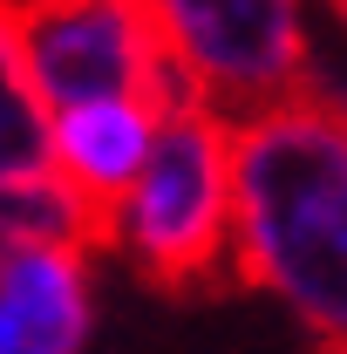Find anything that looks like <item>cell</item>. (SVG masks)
I'll return each mask as SVG.
<instances>
[{"label": "cell", "mask_w": 347, "mask_h": 354, "mask_svg": "<svg viewBox=\"0 0 347 354\" xmlns=\"http://www.w3.org/2000/svg\"><path fill=\"white\" fill-rule=\"evenodd\" d=\"M232 184L238 279L347 348V95L293 88L252 109L232 136Z\"/></svg>", "instance_id": "obj_1"}, {"label": "cell", "mask_w": 347, "mask_h": 354, "mask_svg": "<svg viewBox=\"0 0 347 354\" xmlns=\"http://www.w3.org/2000/svg\"><path fill=\"white\" fill-rule=\"evenodd\" d=\"M232 123L191 95L157 130V150L136 191L109 212V252H130L136 272L164 293H212L238 279V184H232Z\"/></svg>", "instance_id": "obj_2"}, {"label": "cell", "mask_w": 347, "mask_h": 354, "mask_svg": "<svg viewBox=\"0 0 347 354\" xmlns=\"http://www.w3.org/2000/svg\"><path fill=\"white\" fill-rule=\"evenodd\" d=\"M14 7H21L28 68L41 82L48 109L136 95L171 116L177 102L198 95L191 75L177 68L150 0H14Z\"/></svg>", "instance_id": "obj_3"}, {"label": "cell", "mask_w": 347, "mask_h": 354, "mask_svg": "<svg viewBox=\"0 0 347 354\" xmlns=\"http://www.w3.org/2000/svg\"><path fill=\"white\" fill-rule=\"evenodd\" d=\"M191 88L218 109H265L306 88L300 0H150Z\"/></svg>", "instance_id": "obj_4"}, {"label": "cell", "mask_w": 347, "mask_h": 354, "mask_svg": "<svg viewBox=\"0 0 347 354\" xmlns=\"http://www.w3.org/2000/svg\"><path fill=\"white\" fill-rule=\"evenodd\" d=\"M164 109L136 102V95H109V102H75L55 109V171L75 191H88L102 212H116L136 191V177L157 150Z\"/></svg>", "instance_id": "obj_5"}, {"label": "cell", "mask_w": 347, "mask_h": 354, "mask_svg": "<svg viewBox=\"0 0 347 354\" xmlns=\"http://www.w3.org/2000/svg\"><path fill=\"white\" fill-rule=\"evenodd\" d=\"M88 252H0V354H75L88 341Z\"/></svg>", "instance_id": "obj_6"}, {"label": "cell", "mask_w": 347, "mask_h": 354, "mask_svg": "<svg viewBox=\"0 0 347 354\" xmlns=\"http://www.w3.org/2000/svg\"><path fill=\"white\" fill-rule=\"evenodd\" d=\"M102 245H109V212L62 171L0 184V252H102Z\"/></svg>", "instance_id": "obj_7"}, {"label": "cell", "mask_w": 347, "mask_h": 354, "mask_svg": "<svg viewBox=\"0 0 347 354\" xmlns=\"http://www.w3.org/2000/svg\"><path fill=\"white\" fill-rule=\"evenodd\" d=\"M35 171H55V109L28 68L21 7L0 0V184Z\"/></svg>", "instance_id": "obj_8"}, {"label": "cell", "mask_w": 347, "mask_h": 354, "mask_svg": "<svg viewBox=\"0 0 347 354\" xmlns=\"http://www.w3.org/2000/svg\"><path fill=\"white\" fill-rule=\"evenodd\" d=\"M334 7H341V14H347V0H334Z\"/></svg>", "instance_id": "obj_9"}]
</instances>
